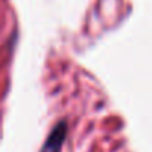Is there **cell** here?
I'll list each match as a JSON object with an SVG mask.
<instances>
[{"label":"cell","instance_id":"obj_1","mask_svg":"<svg viewBox=\"0 0 152 152\" xmlns=\"http://www.w3.org/2000/svg\"><path fill=\"white\" fill-rule=\"evenodd\" d=\"M66 124L64 122H60L52 131L51 134L48 136L43 148L40 152H60L61 151V146H63V142L66 139Z\"/></svg>","mask_w":152,"mask_h":152}]
</instances>
